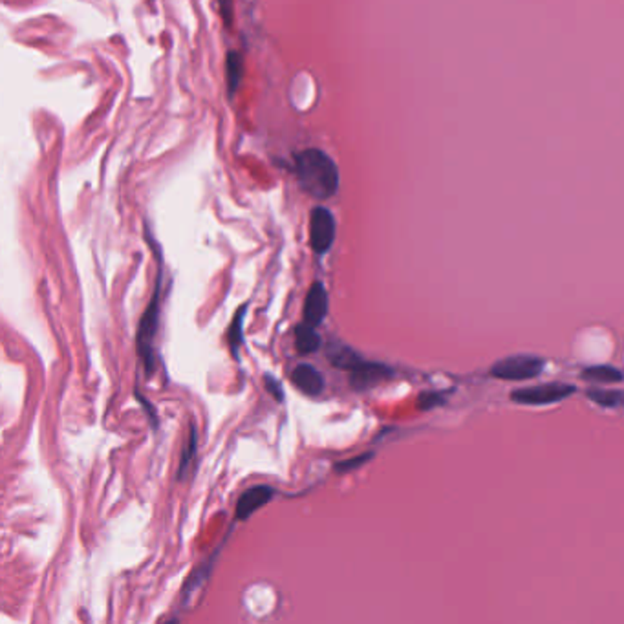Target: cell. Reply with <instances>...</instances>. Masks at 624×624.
Returning <instances> with one entry per match:
<instances>
[{"label":"cell","instance_id":"1","mask_svg":"<svg viewBox=\"0 0 624 624\" xmlns=\"http://www.w3.org/2000/svg\"><path fill=\"white\" fill-rule=\"evenodd\" d=\"M293 174L301 189L315 200H330L339 190L337 163L320 149H306L295 154Z\"/></svg>","mask_w":624,"mask_h":624},{"label":"cell","instance_id":"2","mask_svg":"<svg viewBox=\"0 0 624 624\" xmlns=\"http://www.w3.org/2000/svg\"><path fill=\"white\" fill-rule=\"evenodd\" d=\"M326 355L336 369L350 376V385L357 392L370 390L393 377V370L390 367L361 357L355 350L343 343H330V346L326 348Z\"/></svg>","mask_w":624,"mask_h":624},{"label":"cell","instance_id":"3","mask_svg":"<svg viewBox=\"0 0 624 624\" xmlns=\"http://www.w3.org/2000/svg\"><path fill=\"white\" fill-rule=\"evenodd\" d=\"M163 268V262H161ZM158 271L156 279V288L152 291L150 303L142 317L138 336H136V346H138V355L143 361V367L147 376L150 377L156 372V352H154V339L159 328V306H161V282H163V271Z\"/></svg>","mask_w":624,"mask_h":624},{"label":"cell","instance_id":"4","mask_svg":"<svg viewBox=\"0 0 624 624\" xmlns=\"http://www.w3.org/2000/svg\"><path fill=\"white\" fill-rule=\"evenodd\" d=\"M546 369V359L530 353L509 355L490 367L489 376L500 381H530L539 377Z\"/></svg>","mask_w":624,"mask_h":624},{"label":"cell","instance_id":"5","mask_svg":"<svg viewBox=\"0 0 624 624\" xmlns=\"http://www.w3.org/2000/svg\"><path fill=\"white\" fill-rule=\"evenodd\" d=\"M577 392L575 385L568 383H542L535 386L516 388L511 392V400L518 405H530V407H542V405H553L558 401H564L566 398L573 396Z\"/></svg>","mask_w":624,"mask_h":624},{"label":"cell","instance_id":"6","mask_svg":"<svg viewBox=\"0 0 624 624\" xmlns=\"http://www.w3.org/2000/svg\"><path fill=\"white\" fill-rule=\"evenodd\" d=\"M337 223L334 213L328 207H313L310 213V246L313 253L326 255L336 242Z\"/></svg>","mask_w":624,"mask_h":624},{"label":"cell","instance_id":"7","mask_svg":"<svg viewBox=\"0 0 624 624\" xmlns=\"http://www.w3.org/2000/svg\"><path fill=\"white\" fill-rule=\"evenodd\" d=\"M277 495V490L271 485H255L247 490H244L240 498L237 500L235 507V516L237 522H244L251 518L258 509L268 506Z\"/></svg>","mask_w":624,"mask_h":624},{"label":"cell","instance_id":"8","mask_svg":"<svg viewBox=\"0 0 624 624\" xmlns=\"http://www.w3.org/2000/svg\"><path fill=\"white\" fill-rule=\"evenodd\" d=\"M328 291L322 282H313L306 293L303 308V320L313 328H319L328 315Z\"/></svg>","mask_w":624,"mask_h":624},{"label":"cell","instance_id":"9","mask_svg":"<svg viewBox=\"0 0 624 624\" xmlns=\"http://www.w3.org/2000/svg\"><path fill=\"white\" fill-rule=\"evenodd\" d=\"M289 379L303 393H306V396H312V398L319 396V393H322V390H324L322 374L313 365H308V363L295 367Z\"/></svg>","mask_w":624,"mask_h":624},{"label":"cell","instance_id":"10","mask_svg":"<svg viewBox=\"0 0 624 624\" xmlns=\"http://www.w3.org/2000/svg\"><path fill=\"white\" fill-rule=\"evenodd\" d=\"M293 336H295V346H297V350L301 353H304V355L315 353L322 346V339H320V336L317 332V328L306 324L304 320L301 324L295 326Z\"/></svg>","mask_w":624,"mask_h":624},{"label":"cell","instance_id":"11","mask_svg":"<svg viewBox=\"0 0 624 624\" xmlns=\"http://www.w3.org/2000/svg\"><path fill=\"white\" fill-rule=\"evenodd\" d=\"M249 304L244 303L237 312L231 320V326L227 330V339H229V348H231V355L235 357L237 363H240V348L244 344V320H246V312Z\"/></svg>","mask_w":624,"mask_h":624},{"label":"cell","instance_id":"12","mask_svg":"<svg viewBox=\"0 0 624 624\" xmlns=\"http://www.w3.org/2000/svg\"><path fill=\"white\" fill-rule=\"evenodd\" d=\"M580 377L589 383H603V385H613L624 381V374L619 369L608 367V365H599V367H589L584 369Z\"/></svg>","mask_w":624,"mask_h":624},{"label":"cell","instance_id":"13","mask_svg":"<svg viewBox=\"0 0 624 624\" xmlns=\"http://www.w3.org/2000/svg\"><path fill=\"white\" fill-rule=\"evenodd\" d=\"M588 400L597 403L603 409H617L624 405V392L620 390H599V388H589L586 392Z\"/></svg>","mask_w":624,"mask_h":624},{"label":"cell","instance_id":"14","mask_svg":"<svg viewBox=\"0 0 624 624\" xmlns=\"http://www.w3.org/2000/svg\"><path fill=\"white\" fill-rule=\"evenodd\" d=\"M242 79V57L239 52H229L227 55V85L229 93H235L239 90Z\"/></svg>","mask_w":624,"mask_h":624},{"label":"cell","instance_id":"15","mask_svg":"<svg viewBox=\"0 0 624 624\" xmlns=\"http://www.w3.org/2000/svg\"><path fill=\"white\" fill-rule=\"evenodd\" d=\"M196 447H199V433H196V425H190V434H189V442L182 452V459H180V469H178V480H183L190 462L196 456Z\"/></svg>","mask_w":624,"mask_h":624},{"label":"cell","instance_id":"16","mask_svg":"<svg viewBox=\"0 0 624 624\" xmlns=\"http://www.w3.org/2000/svg\"><path fill=\"white\" fill-rule=\"evenodd\" d=\"M374 456H376V452H363V454H359V456H355V458H350V459H343V462H337V464L334 466V469H336V473H339V474H348V473H352V471H357V469H361L363 466H367Z\"/></svg>","mask_w":624,"mask_h":624},{"label":"cell","instance_id":"17","mask_svg":"<svg viewBox=\"0 0 624 624\" xmlns=\"http://www.w3.org/2000/svg\"><path fill=\"white\" fill-rule=\"evenodd\" d=\"M447 403V396L442 392H423L417 398L419 410H433L436 407H443Z\"/></svg>","mask_w":624,"mask_h":624},{"label":"cell","instance_id":"18","mask_svg":"<svg viewBox=\"0 0 624 624\" xmlns=\"http://www.w3.org/2000/svg\"><path fill=\"white\" fill-rule=\"evenodd\" d=\"M264 386L271 393L275 401H279V403L284 401V388H282V383L277 377H273L271 374H266L264 376Z\"/></svg>","mask_w":624,"mask_h":624},{"label":"cell","instance_id":"19","mask_svg":"<svg viewBox=\"0 0 624 624\" xmlns=\"http://www.w3.org/2000/svg\"><path fill=\"white\" fill-rule=\"evenodd\" d=\"M220 3V12L223 17L225 26L231 24V17H233V0H218Z\"/></svg>","mask_w":624,"mask_h":624}]
</instances>
